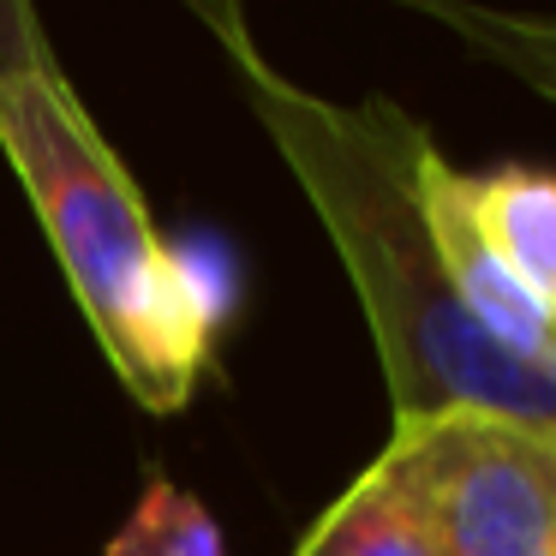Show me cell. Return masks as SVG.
I'll use <instances>...</instances> for the list:
<instances>
[{"label": "cell", "instance_id": "obj_5", "mask_svg": "<svg viewBox=\"0 0 556 556\" xmlns=\"http://www.w3.org/2000/svg\"><path fill=\"white\" fill-rule=\"evenodd\" d=\"M293 556H437L431 515L407 448L389 437L383 455L305 527Z\"/></svg>", "mask_w": 556, "mask_h": 556}, {"label": "cell", "instance_id": "obj_7", "mask_svg": "<svg viewBox=\"0 0 556 556\" xmlns=\"http://www.w3.org/2000/svg\"><path fill=\"white\" fill-rule=\"evenodd\" d=\"M102 556H228V539L186 484H174L168 472H144L132 515L102 544Z\"/></svg>", "mask_w": 556, "mask_h": 556}, {"label": "cell", "instance_id": "obj_2", "mask_svg": "<svg viewBox=\"0 0 556 556\" xmlns=\"http://www.w3.org/2000/svg\"><path fill=\"white\" fill-rule=\"evenodd\" d=\"M0 156L13 162L102 359L144 413L168 419L198 395L233 305L228 252L168 245L144 192L97 132L66 73L0 85Z\"/></svg>", "mask_w": 556, "mask_h": 556}, {"label": "cell", "instance_id": "obj_8", "mask_svg": "<svg viewBox=\"0 0 556 556\" xmlns=\"http://www.w3.org/2000/svg\"><path fill=\"white\" fill-rule=\"evenodd\" d=\"M30 73H61L54 42L37 18V0H0V85Z\"/></svg>", "mask_w": 556, "mask_h": 556}, {"label": "cell", "instance_id": "obj_9", "mask_svg": "<svg viewBox=\"0 0 556 556\" xmlns=\"http://www.w3.org/2000/svg\"><path fill=\"white\" fill-rule=\"evenodd\" d=\"M180 7L210 30V37H216V49H233V42L252 37V25H245V0H180Z\"/></svg>", "mask_w": 556, "mask_h": 556}, {"label": "cell", "instance_id": "obj_3", "mask_svg": "<svg viewBox=\"0 0 556 556\" xmlns=\"http://www.w3.org/2000/svg\"><path fill=\"white\" fill-rule=\"evenodd\" d=\"M431 515L437 556H556V437L443 413L395 425Z\"/></svg>", "mask_w": 556, "mask_h": 556}, {"label": "cell", "instance_id": "obj_4", "mask_svg": "<svg viewBox=\"0 0 556 556\" xmlns=\"http://www.w3.org/2000/svg\"><path fill=\"white\" fill-rule=\"evenodd\" d=\"M455 204L484 252L556 312V174L527 162H503L491 174L455 168Z\"/></svg>", "mask_w": 556, "mask_h": 556}, {"label": "cell", "instance_id": "obj_6", "mask_svg": "<svg viewBox=\"0 0 556 556\" xmlns=\"http://www.w3.org/2000/svg\"><path fill=\"white\" fill-rule=\"evenodd\" d=\"M395 7L443 25L448 37H460L472 54L503 66L515 85L556 109V13H515L491 0H395Z\"/></svg>", "mask_w": 556, "mask_h": 556}, {"label": "cell", "instance_id": "obj_1", "mask_svg": "<svg viewBox=\"0 0 556 556\" xmlns=\"http://www.w3.org/2000/svg\"><path fill=\"white\" fill-rule=\"evenodd\" d=\"M245 109L288 162L293 186L317 210L359 312L371 324L395 425L484 413L556 437V377L515 359L472 324L431 216L419 198V162L431 132L389 97L336 102L293 85L264 61L257 37L222 49Z\"/></svg>", "mask_w": 556, "mask_h": 556}]
</instances>
